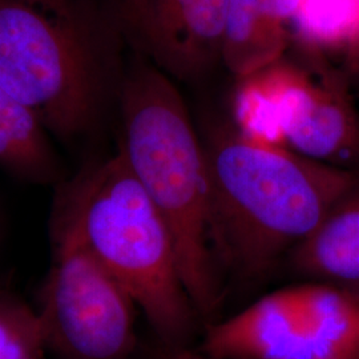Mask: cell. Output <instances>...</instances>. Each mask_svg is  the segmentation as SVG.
<instances>
[{
    "instance_id": "cell-1",
    "label": "cell",
    "mask_w": 359,
    "mask_h": 359,
    "mask_svg": "<svg viewBox=\"0 0 359 359\" xmlns=\"http://www.w3.org/2000/svg\"><path fill=\"white\" fill-rule=\"evenodd\" d=\"M127 55L104 0H0V87L67 147L117 105Z\"/></svg>"
},
{
    "instance_id": "cell-2",
    "label": "cell",
    "mask_w": 359,
    "mask_h": 359,
    "mask_svg": "<svg viewBox=\"0 0 359 359\" xmlns=\"http://www.w3.org/2000/svg\"><path fill=\"white\" fill-rule=\"evenodd\" d=\"M216 255L245 280L265 277L321 225L357 170L252 142L229 121L201 135Z\"/></svg>"
},
{
    "instance_id": "cell-3",
    "label": "cell",
    "mask_w": 359,
    "mask_h": 359,
    "mask_svg": "<svg viewBox=\"0 0 359 359\" xmlns=\"http://www.w3.org/2000/svg\"><path fill=\"white\" fill-rule=\"evenodd\" d=\"M118 152L173 237L182 283L200 318L222 304L205 147L176 81L128 52L117 96Z\"/></svg>"
},
{
    "instance_id": "cell-4",
    "label": "cell",
    "mask_w": 359,
    "mask_h": 359,
    "mask_svg": "<svg viewBox=\"0 0 359 359\" xmlns=\"http://www.w3.org/2000/svg\"><path fill=\"white\" fill-rule=\"evenodd\" d=\"M56 193L52 225L76 234L128 292L157 341L189 345L200 317L173 237L123 154L86 161Z\"/></svg>"
},
{
    "instance_id": "cell-5",
    "label": "cell",
    "mask_w": 359,
    "mask_h": 359,
    "mask_svg": "<svg viewBox=\"0 0 359 359\" xmlns=\"http://www.w3.org/2000/svg\"><path fill=\"white\" fill-rule=\"evenodd\" d=\"M201 350L231 359H359V287L317 281L277 290L210 323Z\"/></svg>"
},
{
    "instance_id": "cell-6",
    "label": "cell",
    "mask_w": 359,
    "mask_h": 359,
    "mask_svg": "<svg viewBox=\"0 0 359 359\" xmlns=\"http://www.w3.org/2000/svg\"><path fill=\"white\" fill-rule=\"evenodd\" d=\"M51 236L36 309L46 350L56 359H128L136 304L75 233L51 224Z\"/></svg>"
},
{
    "instance_id": "cell-7",
    "label": "cell",
    "mask_w": 359,
    "mask_h": 359,
    "mask_svg": "<svg viewBox=\"0 0 359 359\" xmlns=\"http://www.w3.org/2000/svg\"><path fill=\"white\" fill-rule=\"evenodd\" d=\"M128 52L193 84L221 65L229 0H104Z\"/></svg>"
},
{
    "instance_id": "cell-8",
    "label": "cell",
    "mask_w": 359,
    "mask_h": 359,
    "mask_svg": "<svg viewBox=\"0 0 359 359\" xmlns=\"http://www.w3.org/2000/svg\"><path fill=\"white\" fill-rule=\"evenodd\" d=\"M314 77L293 123L286 148L333 167L359 169V114L341 68L327 56L314 59Z\"/></svg>"
},
{
    "instance_id": "cell-9",
    "label": "cell",
    "mask_w": 359,
    "mask_h": 359,
    "mask_svg": "<svg viewBox=\"0 0 359 359\" xmlns=\"http://www.w3.org/2000/svg\"><path fill=\"white\" fill-rule=\"evenodd\" d=\"M305 77V60L286 53L277 62L236 79L231 97L234 128L252 142L286 147L287 118Z\"/></svg>"
},
{
    "instance_id": "cell-10",
    "label": "cell",
    "mask_w": 359,
    "mask_h": 359,
    "mask_svg": "<svg viewBox=\"0 0 359 359\" xmlns=\"http://www.w3.org/2000/svg\"><path fill=\"white\" fill-rule=\"evenodd\" d=\"M287 257L304 276L359 287V169L317 231Z\"/></svg>"
},
{
    "instance_id": "cell-11",
    "label": "cell",
    "mask_w": 359,
    "mask_h": 359,
    "mask_svg": "<svg viewBox=\"0 0 359 359\" xmlns=\"http://www.w3.org/2000/svg\"><path fill=\"white\" fill-rule=\"evenodd\" d=\"M0 169L20 181L60 184L65 172L38 116L0 87Z\"/></svg>"
},
{
    "instance_id": "cell-12",
    "label": "cell",
    "mask_w": 359,
    "mask_h": 359,
    "mask_svg": "<svg viewBox=\"0 0 359 359\" xmlns=\"http://www.w3.org/2000/svg\"><path fill=\"white\" fill-rule=\"evenodd\" d=\"M292 39L271 26L259 0H229L224 26L221 65L236 79L281 59Z\"/></svg>"
},
{
    "instance_id": "cell-13",
    "label": "cell",
    "mask_w": 359,
    "mask_h": 359,
    "mask_svg": "<svg viewBox=\"0 0 359 359\" xmlns=\"http://www.w3.org/2000/svg\"><path fill=\"white\" fill-rule=\"evenodd\" d=\"M359 0H301L292 27L298 50L327 56L344 50L354 23Z\"/></svg>"
},
{
    "instance_id": "cell-14",
    "label": "cell",
    "mask_w": 359,
    "mask_h": 359,
    "mask_svg": "<svg viewBox=\"0 0 359 359\" xmlns=\"http://www.w3.org/2000/svg\"><path fill=\"white\" fill-rule=\"evenodd\" d=\"M46 353L36 310L0 289V359H29Z\"/></svg>"
},
{
    "instance_id": "cell-15",
    "label": "cell",
    "mask_w": 359,
    "mask_h": 359,
    "mask_svg": "<svg viewBox=\"0 0 359 359\" xmlns=\"http://www.w3.org/2000/svg\"><path fill=\"white\" fill-rule=\"evenodd\" d=\"M270 25L292 39V27L301 0H259Z\"/></svg>"
},
{
    "instance_id": "cell-16",
    "label": "cell",
    "mask_w": 359,
    "mask_h": 359,
    "mask_svg": "<svg viewBox=\"0 0 359 359\" xmlns=\"http://www.w3.org/2000/svg\"><path fill=\"white\" fill-rule=\"evenodd\" d=\"M342 72L351 90H359V4L354 23L342 50Z\"/></svg>"
},
{
    "instance_id": "cell-17",
    "label": "cell",
    "mask_w": 359,
    "mask_h": 359,
    "mask_svg": "<svg viewBox=\"0 0 359 359\" xmlns=\"http://www.w3.org/2000/svg\"><path fill=\"white\" fill-rule=\"evenodd\" d=\"M145 359H231L221 358L216 355H210L205 351L193 350L189 345H169L157 341L154 346L151 347Z\"/></svg>"
}]
</instances>
